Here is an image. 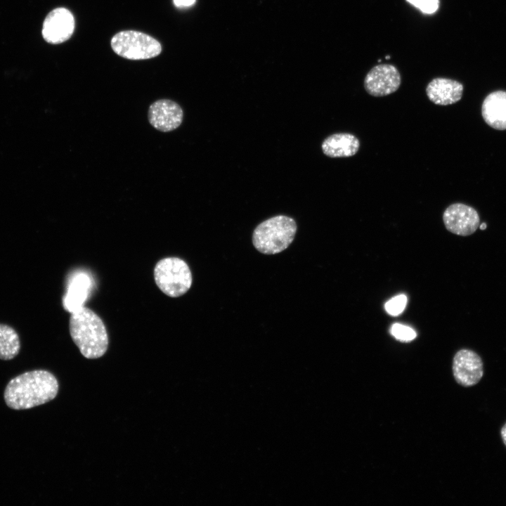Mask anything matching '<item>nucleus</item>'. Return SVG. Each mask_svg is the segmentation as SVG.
<instances>
[{
  "label": "nucleus",
  "mask_w": 506,
  "mask_h": 506,
  "mask_svg": "<svg viewBox=\"0 0 506 506\" xmlns=\"http://www.w3.org/2000/svg\"><path fill=\"white\" fill-rule=\"evenodd\" d=\"M500 433H501L502 441L506 446V423L502 427Z\"/></svg>",
  "instance_id": "obj_20"
},
{
  "label": "nucleus",
  "mask_w": 506,
  "mask_h": 506,
  "mask_svg": "<svg viewBox=\"0 0 506 506\" xmlns=\"http://www.w3.org/2000/svg\"><path fill=\"white\" fill-rule=\"evenodd\" d=\"M408 3L419 8L422 13L432 14L439 6V0H406Z\"/></svg>",
  "instance_id": "obj_18"
},
{
  "label": "nucleus",
  "mask_w": 506,
  "mask_h": 506,
  "mask_svg": "<svg viewBox=\"0 0 506 506\" xmlns=\"http://www.w3.org/2000/svg\"><path fill=\"white\" fill-rule=\"evenodd\" d=\"M20 349L17 332L11 327L0 324V359L8 361L15 358Z\"/></svg>",
  "instance_id": "obj_15"
},
{
  "label": "nucleus",
  "mask_w": 506,
  "mask_h": 506,
  "mask_svg": "<svg viewBox=\"0 0 506 506\" xmlns=\"http://www.w3.org/2000/svg\"><path fill=\"white\" fill-rule=\"evenodd\" d=\"M360 142L356 136L349 133L334 134L326 138L321 148L330 157H348L357 153Z\"/></svg>",
  "instance_id": "obj_13"
},
{
  "label": "nucleus",
  "mask_w": 506,
  "mask_h": 506,
  "mask_svg": "<svg viewBox=\"0 0 506 506\" xmlns=\"http://www.w3.org/2000/svg\"><path fill=\"white\" fill-rule=\"evenodd\" d=\"M71 337L86 358L103 356L108 346V336L102 319L91 309L82 306L71 313Z\"/></svg>",
  "instance_id": "obj_2"
},
{
  "label": "nucleus",
  "mask_w": 506,
  "mask_h": 506,
  "mask_svg": "<svg viewBox=\"0 0 506 506\" xmlns=\"http://www.w3.org/2000/svg\"><path fill=\"white\" fill-rule=\"evenodd\" d=\"M390 332L396 339L401 342H410L417 335L412 327L400 323L393 324Z\"/></svg>",
  "instance_id": "obj_16"
},
{
  "label": "nucleus",
  "mask_w": 506,
  "mask_h": 506,
  "mask_svg": "<svg viewBox=\"0 0 506 506\" xmlns=\"http://www.w3.org/2000/svg\"><path fill=\"white\" fill-rule=\"evenodd\" d=\"M401 83V74L394 65L379 64L367 73L363 84L368 93L375 97H382L396 92Z\"/></svg>",
  "instance_id": "obj_6"
},
{
  "label": "nucleus",
  "mask_w": 506,
  "mask_h": 506,
  "mask_svg": "<svg viewBox=\"0 0 506 506\" xmlns=\"http://www.w3.org/2000/svg\"><path fill=\"white\" fill-rule=\"evenodd\" d=\"M112 50L119 56L129 60H145L160 55L162 46L151 36L134 30L117 33L111 39Z\"/></svg>",
  "instance_id": "obj_5"
},
{
  "label": "nucleus",
  "mask_w": 506,
  "mask_h": 506,
  "mask_svg": "<svg viewBox=\"0 0 506 506\" xmlns=\"http://www.w3.org/2000/svg\"><path fill=\"white\" fill-rule=\"evenodd\" d=\"M443 221L449 232L462 236L472 235L480 225L477 212L462 203L448 206L443 214Z\"/></svg>",
  "instance_id": "obj_8"
},
{
  "label": "nucleus",
  "mask_w": 506,
  "mask_h": 506,
  "mask_svg": "<svg viewBox=\"0 0 506 506\" xmlns=\"http://www.w3.org/2000/svg\"><path fill=\"white\" fill-rule=\"evenodd\" d=\"M481 112L490 126L506 129V91H497L488 95L483 102Z\"/></svg>",
  "instance_id": "obj_12"
},
{
  "label": "nucleus",
  "mask_w": 506,
  "mask_h": 506,
  "mask_svg": "<svg viewBox=\"0 0 506 506\" xmlns=\"http://www.w3.org/2000/svg\"><path fill=\"white\" fill-rule=\"evenodd\" d=\"M453 373L456 382L463 387L476 384L484 375L481 357L470 349L459 350L453 358Z\"/></svg>",
  "instance_id": "obj_9"
},
{
  "label": "nucleus",
  "mask_w": 506,
  "mask_h": 506,
  "mask_svg": "<svg viewBox=\"0 0 506 506\" xmlns=\"http://www.w3.org/2000/svg\"><path fill=\"white\" fill-rule=\"evenodd\" d=\"M462 84L454 79L436 77L426 87V93L433 103L448 105L459 101L462 95Z\"/></svg>",
  "instance_id": "obj_11"
},
{
  "label": "nucleus",
  "mask_w": 506,
  "mask_h": 506,
  "mask_svg": "<svg viewBox=\"0 0 506 506\" xmlns=\"http://www.w3.org/2000/svg\"><path fill=\"white\" fill-rule=\"evenodd\" d=\"M297 226L291 217L278 215L259 223L254 230L252 243L264 254H275L287 249L292 242Z\"/></svg>",
  "instance_id": "obj_3"
},
{
  "label": "nucleus",
  "mask_w": 506,
  "mask_h": 506,
  "mask_svg": "<svg viewBox=\"0 0 506 506\" xmlns=\"http://www.w3.org/2000/svg\"><path fill=\"white\" fill-rule=\"evenodd\" d=\"M90 286V279L85 274H77L72 278L67 292L63 297L65 309L72 313L83 306V304L88 297Z\"/></svg>",
  "instance_id": "obj_14"
},
{
  "label": "nucleus",
  "mask_w": 506,
  "mask_h": 506,
  "mask_svg": "<svg viewBox=\"0 0 506 506\" xmlns=\"http://www.w3.org/2000/svg\"><path fill=\"white\" fill-rule=\"evenodd\" d=\"M479 228H480L481 230H484V229L486 228V223H481V225H479Z\"/></svg>",
  "instance_id": "obj_21"
},
{
  "label": "nucleus",
  "mask_w": 506,
  "mask_h": 506,
  "mask_svg": "<svg viewBox=\"0 0 506 506\" xmlns=\"http://www.w3.org/2000/svg\"><path fill=\"white\" fill-rule=\"evenodd\" d=\"M74 30L72 13L63 7L56 8L45 18L41 34L44 39L51 44H59L68 40Z\"/></svg>",
  "instance_id": "obj_7"
},
{
  "label": "nucleus",
  "mask_w": 506,
  "mask_h": 506,
  "mask_svg": "<svg viewBox=\"0 0 506 506\" xmlns=\"http://www.w3.org/2000/svg\"><path fill=\"white\" fill-rule=\"evenodd\" d=\"M148 118L150 124L155 129L162 132H169L181 125L183 118V111L175 101L160 99L150 105Z\"/></svg>",
  "instance_id": "obj_10"
},
{
  "label": "nucleus",
  "mask_w": 506,
  "mask_h": 506,
  "mask_svg": "<svg viewBox=\"0 0 506 506\" xmlns=\"http://www.w3.org/2000/svg\"><path fill=\"white\" fill-rule=\"evenodd\" d=\"M58 387V382L51 372L32 370L10 380L4 391V401L12 409H30L53 400L57 396Z\"/></svg>",
  "instance_id": "obj_1"
},
{
  "label": "nucleus",
  "mask_w": 506,
  "mask_h": 506,
  "mask_svg": "<svg viewBox=\"0 0 506 506\" xmlns=\"http://www.w3.org/2000/svg\"><path fill=\"white\" fill-rule=\"evenodd\" d=\"M386 58H387H387L389 59V56H387Z\"/></svg>",
  "instance_id": "obj_22"
},
{
  "label": "nucleus",
  "mask_w": 506,
  "mask_h": 506,
  "mask_svg": "<svg viewBox=\"0 0 506 506\" xmlns=\"http://www.w3.org/2000/svg\"><path fill=\"white\" fill-rule=\"evenodd\" d=\"M157 286L170 297L186 294L192 285V273L187 263L178 257H166L160 260L154 268Z\"/></svg>",
  "instance_id": "obj_4"
},
{
  "label": "nucleus",
  "mask_w": 506,
  "mask_h": 506,
  "mask_svg": "<svg viewBox=\"0 0 506 506\" xmlns=\"http://www.w3.org/2000/svg\"><path fill=\"white\" fill-rule=\"evenodd\" d=\"M407 304V297L405 294L397 295L384 304L386 311L391 316H398L401 314L406 308Z\"/></svg>",
  "instance_id": "obj_17"
},
{
  "label": "nucleus",
  "mask_w": 506,
  "mask_h": 506,
  "mask_svg": "<svg viewBox=\"0 0 506 506\" xmlns=\"http://www.w3.org/2000/svg\"><path fill=\"white\" fill-rule=\"evenodd\" d=\"M195 0H174L176 6L179 8L188 7L192 6Z\"/></svg>",
  "instance_id": "obj_19"
}]
</instances>
